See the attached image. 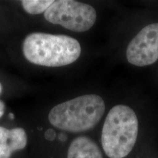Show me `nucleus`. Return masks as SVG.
Listing matches in <instances>:
<instances>
[{"label":"nucleus","instance_id":"obj_1","mask_svg":"<svg viewBox=\"0 0 158 158\" xmlns=\"http://www.w3.org/2000/svg\"><path fill=\"white\" fill-rule=\"evenodd\" d=\"M25 58L32 64L56 68L72 64L81 53L78 41L64 35L34 32L23 43Z\"/></svg>","mask_w":158,"mask_h":158},{"label":"nucleus","instance_id":"obj_2","mask_svg":"<svg viewBox=\"0 0 158 158\" xmlns=\"http://www.w3.org/2000/svg\"><path fill=\"white\" fill-rule=\"evenodd\" d=\"M105 102L97 94L79 96L54 106L50 110V123L64 131L80 133L93 128L105 113Z\"/></svg>","mask_w":158,"mask_h":158},{"label":"nucleus","instance_id":"obj_3","mask_svg":"<svg viewBox=\"0 0 158 158\" xmlns=\"http://www.w3.org/2000/svg\"><path fill=\"white\" fill-rule=\"evenodd\" d=\"M138 133V120L129 106L117 105L108 112L102 130L101 142L110 158H124L133 149Z\"/></svg>","mask_w":158,"mask_h":158},{"label":"nucleus","instance_id":"obj_4","mask_svg":"<svg viewBox=\"0 0 158 158\" xmlns=\"http://www.w3.org/2000/svg\"><path fill=\"white\" fill-rule=\"evenodd\" d=\"M44 17L53 24L69 30L83 32L93 27L97 13L93 7L74 0H57L44 13Z\"/></svg>","mask_w":158,"mask_h":158},{"label":"nucleus","instance_id":"obj_5","mask_svg":"<svg viewBox=\"0 0 158 158\" xmlns=\"http://www.w3.org/2000/svg\"><path fill=\"white\" fill-rule=\"evenodd\" d=\"M130 64L138 67L152 64L158 59V23L143 27L130 41L126 51Z\"/></svg>","mask_w":158,"mask_h":158},{"label":"nucleus","instance_id":"obj_6","mask_svg":"<svg viewBox=\"0 0 158 158\" xmlns=\"http://www.w3.org/2000/svg\"><path fill=\"white\" fill-rule=\"evenodd\" d=\"M27 143V135L23 128L0 127V158H10L14 152L24 149Z\"/></svg>","mask_w":158,"mask_h":158},{"label":"nucleus","instance_id":"obj_7","mask_svg":"<svg viewBox=\"0 0 158 158\" xmlns=\"http://www.w3.org/2000/svg\"><path fill=\"white\" fill-rule=\"evenodd\" d=\"M68 158H103L101 151L90 138L81 136L72 141L69 147Z\"/></svg>","mask_w":158,"mask_h":158},{"label":"nucleus","instance_id":"obj_8","mask_svg":"<svg viewBox=\"0 0 158 158\" xmlns=\"http://www.w3.org/2000/svg\"><path fill=\"white\" fill-rule=\"evenodd\" d=\"M53 2V0H23L21 1V5L27 13L37 15L45 13Z\"/></svg>","mask_w":158,"mask_h":158},{"label":"nucleus","instance_id":"obj_9","mask_svg":"<svg viewBox=\"0 0 158 158\" xmlns=\"http://www.w3.org/2000/svg\"><path fill=\"white\" fill-rule=\"evenodd\" d=\"M45 136L47 140L53 141L55 138V136H56V133H55L54 130H53L52 129H48L46 132H45Z\"/></svg>","mask_w":158,"mask_h":158},{"label":"nucleus","instance_id":"obj_10","mask_svg":"<svg viewBox=\"0 0 158 158\" xmlns=\"http://www.w3.org/2000/svg\"><path fill=\"white\" fill-rule=\"evenodd\" d=\"M5 103H4L2 101L0 100V118L3 116L4 111H5Z\"/></svg>","mask_w":158,"mask_h":158},{"label":"nucleus","instance_id":"obj_11","mask_svg":"<svg viewBox=\"0 0 158 158\" xmlns=\"http://www.w3.org/2000/svg\"><path fill=\"white\" fill-rule=\"evenodd\" d=\"M66 135H64V133H61L60 135H59V139L61 141H65V140H66Z\"/></svg>","mask_w":158,"mask_h":158},{"label":"nucleus","instance_id":"obj_12","mask_svg":"<svg viewBox=\"0 0 158 158\" xmlns=\"http://www.w3.org/2000/svg\"><path fill=\"white\" fill-rule=\"evenodd\" d=\"M2 86L1 83H0V94H2Z\"/></svg>","mask_w":158,"mask_h":158},{"label":"nucleus","instance_id":"obj_13","mask_svg":"<svg viewBox=\"0 0 158 158\" xmlns=\"http://www.w3.org/2000/svg\"><path fill=\"white\" fill-rule=\"evenodd\" d=\"M9 116H10V118H14V116H13V114H10Z\"/></svg>","mask_w":158,"mask_h":158}]
</instances>
